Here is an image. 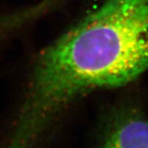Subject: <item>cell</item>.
Masks as SVG:
<instances>
[{
    "label": "cell",
    "mask_w": 148,
    "mask_h": 148,
    "mask_svg": "<svg viewBox=\"0 0 148 148\" xmlns=\"http://www.w3.org/2000/svg\"><path fill=\"white\" fill-rule=\"evenodd\" d=\"M103 148H148V121L136 114L120 117L107 133Z\"/></svg>",
    "instance_id": "cell-2"
},
{
    "label": "cell",
    "mask_w": 148,
    "mask_h": 148,
    "mask_svg": "<svg viewBox=\"0 0 148 148\" xmlns=\"http://www.w3.org/2000/svg\"><path fill=\"white\" fill-rule=\"evenodd\" d=\"M25 19L20 12L13 10L0 15V43L21 31Z\"/></svg>",
    "instance_id": "cell-3"
},
{
    "label": "cell",
    "mask_w": 148,
    "mask_h": 148,
    "mask_svg": "<svg viewBox=\"0 0 148 148\" xmlns=\"http://www.w3.org/2000/svg\"><path fill=\"white\" fill-rule=\"evenodd\" d=\"M148 70V0H106L38 56L3 143L42 148L63 112L90 91Z\"/></svg>",
    "instance_id": "cell-1"
}]
</instances>
